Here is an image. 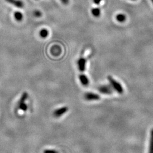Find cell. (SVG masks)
I'll list each match as a JSON object with an SVG mask.
<instances>
[{"mask_svg":"<svg viewBox=\"0 0 153 153\" xmlns=\"http://www.w3.org/2000/svg\"><path fill=\"white\" fill-rule=\"evenodd\" d=\"M85 99L89 101L98 100L100 99V97L98 94L92 93V92H87L84 95Z\"/></svg>","mask_w":153,"mask_h":153,"instance_id":"cell-4","label":"cell"},{"mask_svg":"<svg viewBox=\"0 0 153 153\" xmlns=\"http://www.w3.org/2000/svg\"><path fill=\"white\" fill-rule=\"evenodd\" d=\"M40 36L42 38L47 37L48 35V31L47 29H42L39 32Z\"/></svg>","mask_w":153,"mask_h":153,"instance_id":"cell-12","label":"cell"},{"mask_svg":"<svg viewBox=\"0 0 153 153\" xmlns=\"http://www.w3.org/2000/svg\"><path fill=\"white\" fill-rule=\"evenodd\" d=\"M101 1H102V0H93V1H94V3L95 4H97V5L99 4L100 2H101Z\"/></svg>","mask_w":153,"mask_h":153,"instance_id":"cell-17","label":"cell"},{"mask_svg":"<svg viewBox=\"0 0 153 153\" xmlns=\"http://www.w3.org/2000/svg\"><path fill=\"white\" fill-rule=\"evenodd\" d=\"M116 20L119 22H124L126 20V17L123 14H119L116 16Z\"/></svg>","mask_w":153,"mask_h":153,"instance_id":"cell-10","label":"cell"},{"mask_svg":"<svg viewBox=\"0 0 153 153\" xmlns=\"http://www.w3.org/2000/svg\"><path fill=\"white\" fill-rule=\"evenodd\" d=\"M15 18L18 21H21L23 18V15L22 14V13L20 12H15L14 14Z\"/></svg>","mask_w":153,"mask_h":153,"instance_id":"cell-13","label":"cell"},{"mask_svg":"<svg viewBox=\"0 0 153 153\" xmlns=\"http://www.w3.org/2000/svg\"><path fill=\"white\" fill-rule=\"evenodd\" d=\"M132 1H135V0H132Z\"/></svg>","mask_w":153,"mask_h":153,"instance_id":"cell-19","label":"cell"},{"mask_svg":"<svg viewBox=\"0 0 153 153\" xmlns=\"http://www.w3.org/2000/svg\"><path fill=\"white\" fill-rule=\"evenodd\" d=\"M7 2H9V3L12 4L14 5V6H17V7H22L23 6V2L19 1V0H6Z\"/></svg>","mask_w":153,"mask_h":153,"instance_id":"cell-8","label":"cell"},{"mask_svg":"<svg viewBox=\"0 0 153 153\" xmlns=\"http://www.w3.org/2000/svg\"><path fill=\"white\" fill-rule=\"evenodd\" d=\"M27 97H28V94L27 92H24V93L22 95V97L21 99L19 101L18 103V107L20 110H22L23 111H26L27 110V106L25 104V101L27 99Z\"/></svg>","mask_w":153,"mask_h":153,"instance_id":"cell-2","label":"cell"},{"mask_svg":"<svg viewBox=\"0 0 153 153\" xmlns=\"http://www.w3.org/2000/svg\"><path fill=\"white\" fill-rule=\"evenodd\" d=\"M86 60L84 58H81L78 60L77 64L78 69L80 72H83L86 69Z\"/></svg>","mask_w":153,"mask_h":153,"instance_id":"cell-6","label":"cell"},{"mask_svg":"<svg viewBox=\"0 0 153 153\" xmlns=\"http://www.w3.org/2000/svg\"><path fill=\"white\" fill-rule=\"evenodd\" d=\"M151 1H152V3H153V0H151Z\"/></svg>","mask_w":153,"mask_h":153,"instance_id":"cell-18","label":"cell"},{"mask_svg":"<svg viewBox=\"0 0 153 153\" xmlns=\"http://www.w3.org/2000/svg\"><path fill=\"white\" fill-rule=\"evenodd\" d=\"M92 14L95 17H99L100 15V10L98 8H94L91 10Z\"/></svg>","mask_w":153,"mask_h":153,"instance_id":"cell-11","label":"cell"},{"mask_svg":"<svg viewBox=\"0 0 153 153\" xmlns=\"http://www.w3.org/2000/svg\"><path fill=\"white\" fill-rule=\"evenodd\" d=\"M149 153H153V129L151 130V135H150Z\"/></svg>","mask_w":153,"mask_h":153,"instance_id":"cell-9","label":"cell"},{"mask_svg":"<svg viewBox=\"0 0 153 153\" xmlns=\"http://www.w3.org/2000/svg\"><path fill=\"white\" fill-rule=\"evenodd\" d=\"M108 80L110 82L111 86H112L113 89L115 91L120 94H122L124 92V89L123 87L120 84V83L116 81L111 76H108Z\"/></svg>","mask_w":153,"mask_h":153,"instance_id":"cell-1","label":"cell"},{"mask_svg":"<svg viewBox=\"0 0 153 153\" xmlns=\"http://www.w3.org/2000/svg\"><path fill=\"white\" fill-rule=\"evenodd\" d=\"M80 81L81 84L84 86H87L89 84V81L87 76L84 74H81L80 75Z\"/></svg>","mask_w":153,"mask_h":153,"instance_id":"cell-7","label":"cell"},{"mask_svg":"<svg viewBox=\"0 0 153 153\" xmlns=\"http://www.w3.org/2000/svg\"><path fill=\"white\" fill-rule=\"evenodd\" d=\"M68 110V108L67 107H62L61 108H60L57 109L53 112V116L56 117H61L62 115H63L65 113L67 112Z\"/></svg>","mask_w":153,"mask_h":153,"instance_id":"cell-3","label":"cell"},{"mask_svg":"<svg viewBox=\"0 0 153 153\" xmlns=\"http://www.w3.org/2000/svg\"><path fill=\"white\" fill-rule=\"evenodd\" d=\"M34 15L36 17H40L42 15V13H41L39 10H36L34 12Z\"/></svg>","mask_w":153,"mask_h":153,"instance_id":"cell-15","label":"cell"},{"mask_svg":"<svg viewBox=\"0 0 153 153\" xmlns=\"http://www.w3.org/2000/svg\"><path fill=\"white\" fill-rule=\"evenodd\" d=\"M99 91L103 94L110 95L112 93V90L111 88L108 86H102L98 88Z\"/></svg>","mask_w":153,"mask_h":153,"instance_id":"cell-5","label":"cell"},{"mask_svg":"<svg viewBox=\"0 0 153 153\" xmlns=\"http://www.w3.org/2000/svg\"><path fill=\"white\" fill-rule=\"evenodd\" d=\"M43 153H59L58 151H56L55 150L52 149H46L44 150Z\"/></svg>","mask_w":153,"mask_h":153,"instance_id":"cell-14","label":"cell"},{"mask_svg":"<svg viewBox=\"0 0 153 153\" xmlns=\"http://www.w3.org/2000/svg\"><path fill=\"white\" fill-rule=\"evenodd\" d=\"M62 2V4H64L65 5H66L68 3H69V0H60Z\"/></svg>","mask_w":153,"mask_h":153,"instance_id":"cell-16","label":"cell"}]
</instances>
